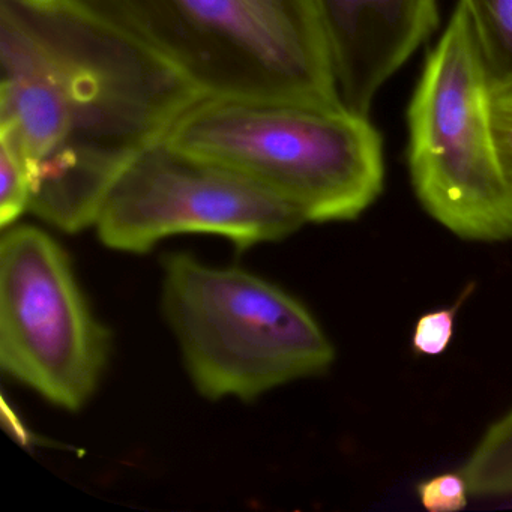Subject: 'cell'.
<instances>
[{
	"label": "cell",
	"instance_id": "6da1fadb",
	"mask_svg": "<svg viewBox=\"0 0 512 512\" xmlns=\"http://www.w3.org/2000/svg\"><path fill=\"white\" fill-rule=\"evenodd\" d=\"M205 97L74 0H0V142L56 229L95 226L119 176Z\"/></svg>",
	"mask_w": 512,
	"mask_h": 512
},
{
	"label": "cell",
	"instance_id": "7a4b0ae2",
	"mask_svg": "<svg viewBox=\"0 0 512 512\" xmlns=\"http://www.w3.org/2000/svg\"><path fill=\"white\" fill-rule=\"evenodd\" d=\"M206 97L343 106L313 0H74Z\"/></svg>",
	"mask_w": 512,
	"mask_h": 512
},
{
	"label": "cell",
	"instance_id": "3957f363",
	"mask_svg": "<svg viewBox=\"0 0 512 512\" xmlns=\"http://www.w3.org/2000/svg\"><path fill=\"white\" fill-rule=\"evenodd\" d=\"M167 142L250 179L307 223L356 220L385 184L379 131L344 106L205 97Z\"/></svg>",
	"mask_w": 512,
	"mask_h": 512
},
{
	"label": "cell",
	"instance_id": "277c9868",
	"mask_svg": "<svg viewBox=\"0 0 512 512\" xmlns=\"http://www.w3.org/2000/svg\"><path fill=\"white\" fill-rule=\"evenodd\" d=\"M163 311L194 386L256 400L331 368L335 349L302 302L268 280L188 254L164 259Z\"/></svg>",
	"mask_w": 512,
	"mask_h": 512
},
{
	"label": "cell",
	"instance_id": "5b68a950",
	"mask_svg": "<svg viewBox=\"0 0 512 512\" xmlns=\"http://www.w3.org/2000/svg\"><path fill=\"white\" fill-rule=\"evenodd\" d=\"M493 85L458 0L407 109V164L419 203L463 239H512L509 184L491 124Z\"/></svg>",
	"mask_w": 512,
	"mask_h": 512
},
{
	"label": "cell",
	"instance_id": "8992f818",
	"mask_svg": "<svg viewBox=\"0 0 512 512\" xmlns=\"http://www.w3.org/2000/svg\"><path fill=\"white\" fill-rule=\"evenodd\" d=\"M0 242V365L55 406L76 412L97 392L110 334L92 313L67 251L35 226Z\"/></svg>",
	"mask_w": 512,
	"mask_h": 512
},
{
	"label": "cell",
	"instance_id": "52a82bcc",
	"mask_svg": "<svg viewBox=\"0 0 512 512\" xmlns=\"http://www.w3.org/2000/svg\"><path fill=\"white\" fill-rule=\"evenodd\" d=\"M307 223L250 179L191 157L169 142L143 151L104 200L95 229L110 250L145 254L181 233H209L238 250L280 241Z\"/></svg>",
	"mask_w": 512,
	"mask_h": 512
},
{
	"label": "cell",
	"instance_id": "ba28073f",
	"mask_svg": "<svg viewBox=\"0 0 512 512\" xmlns=\"http://www.w3.org/2000/svg\"><path fill=\"white\" fill-rule=\"evenodd\" d=\"M344 107L367 115L377 92L439 25L437 0H313Z\"/></svg>",
	"mask_w": 512,
	"mask_h": 512
},
{
	"label": "cell",
	"instance_id": "9c48e42d",
	"mask_svg": "<svg viewBox=\"0 0 512 512\" xmlns=\"http://www.w3.org/2000/svg\"><path fill=\"white\" fill-rule=\"evenodd\" d=\"M460 472L473 496L512 494V407L487 428Z\"/></svg>",
	"mask_w": 512,
	"mask_h": 512
},
{
	"label": "cell",
	"instance_id": "30bf717a",
	"mask_svg": "<svg viewBox=\"0 0 512 512\" xmlns=\"http://www.w3.org/2000/svg\"><path fill=\"white\" fill-rule=\"evenodd\" d=\"M493 89L512 86V0H461Z\"/></svg>",
	"mask_w": 512,
	"mask_h": 512
},
{
	"label": "cell",
	"instance_id": "8fae6325",
	"mask_svg": "<svg viewBox=\"0 0 512 512\" xmlns=\"http://www.w3.org/2000/svg\"><path fill=\"white\" fill-rule=\"evenodd\" d=\"M0 179V224L8 229L31 209L32 190L22 158L4 142H0Z\"/></svg>",
	"mask_w": 512,
	"mask_h": 512
},
{
	"label": "cell",
	"instance_id": "7c38bea8",
	"mask_svg": "<svg viewBox=\"0 0 512 512\" xmlns=\"http://www.w3.org/2000/svg\"><path fill=\"white\" fill-rule=\"evenodd\" d=\"M463 299L442 310L428 311L416 322L412 335L413 352L422 356H439L454 337L455 316Z\"/></svg>",
	"mask_w": 512,
	"mask_h": 512
},
{
	"label": "cell",
	"instance_id": "4fadbf2b",
	"mask_svg": "<svg viewBox=\"0 0 512 512\" xmlns=\"http://www.w3.org/2000/svg\"><path fill=\"white\" fill-rule=\"evenodd\" d=\"M416 493L427 511L455 512L466 508L470 491L466 478L458 472L425 479L416 487Z\"/></svg>",
	"mask_w": 512,
	"mask_h": 512
},
{
	"label": "cell",
	"instance_id": "5bb4252c",
	"mask_svg": "<svg viewBox=\"0 0 512 512\" xmlns=\"http://www.w3.org/2000/svg\"><path fill=\"white\" fill-rule=\"evenodd\" d=\"M491 124L503 172L512 185V86L493 89Z\"/></svg>",
	"mask_w": 512,
	"mask_h": 512
}]
</instances>
